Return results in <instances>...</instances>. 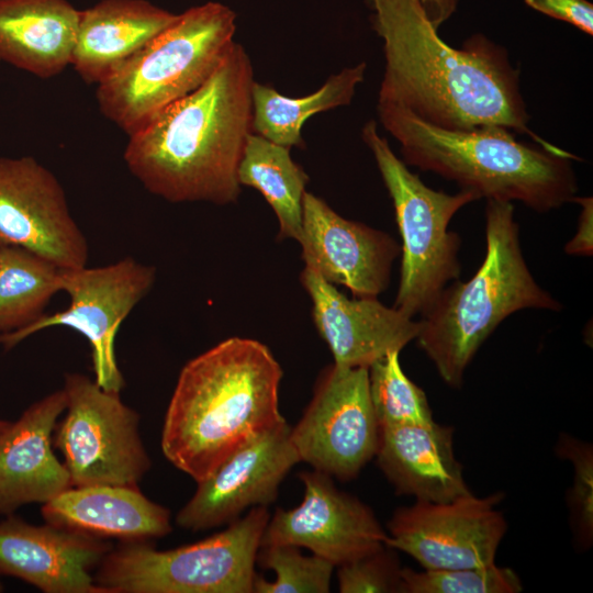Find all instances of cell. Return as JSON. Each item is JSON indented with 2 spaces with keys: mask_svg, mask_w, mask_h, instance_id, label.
I'll list each match as a JSON object with an SVG mask.
<instances>
[{
  "mask_svg": "<svg viewBox=\"0 0 593 593\" xmlns=\"http://www.w3.org/2000/svg\"><path fill=\"white\" fill-rule=\"evenodd\" d=\"M581 205L575 235L564 247V251L575 256H591L593 253V199L591 197L574 198Z\"/></svg>",
  "mask_w": 593,
  "mask_h": 593,
  "instance_id": "d6a6232c",
  "label": "cell"
},
{
  "mask_svg": "<svg viewBox=\"0 0 593 593\" xmlns=\"http://www.w3.org/2000/svg\"><path fill=\"white\" fill-rule=\"evenodd\" d=\"M300 505L277 508L269 518L260 547L292 545L309 549L335 567L385 545L387 533L371 508L340 491L328 474L302 471Z\"/></svg>",
  "mask_w": 593,
  "mask_h": 593,
  "instance_id": "5bb4252c",
  "label": "cell"
},
{
  "mask_svg": "<svg viewBox=\"0 0 593 593\" xmlns=\"http://www.w3.org/2000/svg\"><path fill=\"white\" fill-rule=\"evenodd\" d=\"M2 591H3V585H2V583L0 582V592H2Z\"/></svg>",
  "mask_w": 593,
  "mask_h": 593,
  "instance_id": "d590c367",
  "label": "cell"
},
{
  "mask_svg": "<svg viewBox=\"0 0 593 593\" xmlns=\"http://www.w3.org/2000/svg\"><path fill=\"white\" fill-rule=\"evenodd\" d=\"M9 421L0 419V430L8 425Z\"/></svg>",
  "mask_w": 593,
  "mask_h": 593,
  "instance_id": "e575fe53",
  "label": "cell"
},
{
  "mask_svg": "<svg viewBox=\"0 0 593 593\" xmlns=\"http://www.w3.org/2000/svg\"><path fill=\"white\" fill-rule=\"evenodd\" d=\"M0 245L33 251L59 269L87 266L88 242L64 188L33 157H0Z\"/></svg>",
  "mask_w": 593,
  "mask_h": 593,
  "instance_id": "4fadbf2b",
  "label": "cell"
},
{
  "mask_svg": "<svg viewBox=\"0 0 593 593\" xmlns=\"http://www.w3.org/2000/svg\"><path fill=\"white\" fill-rule=\"evenodd\" d=\"M256 561L275 571V581L256 575L254 593H327L331 589L334 564L316 556H304L300 547L270 545L259 547Z\"/></svg>",
  "mask_w": 593,
  "mask_h": 593,
  "instance_id": "83f0119b",
  "label": "cell"
},
{
  "mask_svg": "<svg viewBox=\"0 0 593 593\" xmlns=\"http://www.w3.org/2000/svg\"><path fill=\"white\" fill-rule=\"evenodd\" d=\"M80 13L69 0H0V63L59 75L71 63Z\"/></svg>",
  "mask_w": 593,
  "mask_h": 593,
  "instance_id": "603a6c76",
  "label": "cell"
},
{
  "mask_svg": "<svg viewBox=\"0 0 593 593\" xmlns=\"http://www.w3.org/2000/svg\"><path fill=\"white\" fill-rule=\"evenodd\" d=\"M485 244L475 273L446 286L419 321L418 347L444 382L456 389L481 345L507 316L525 309H562L525 261L512 202L488 200Z\"/></svg>",
  "mask_w": 593,
  "mask_h": 593,
  "instance_id": "5b68a950",
  "label": "cell"
},
{
  "mask_svg": "<svg viewBox=\"0 0 593 593\" xmlns=\"http://www.w3.org/2000/svg\"><path fill=\"white\" fill-rule=\"evenodd\" d=\"M236 14L206 2L176 21L97 85L100 112L127 135L200 87L235 43Z\"/></svg>",
  "mask_w": 593,
  "mask_h": 593,
  "instance_id": "8992f818",
  "label": "cell"
},
{
  "mask_svg": "<svg viewBox=\"0 0 593 593\" xmlns=\"http://www.w3.org/2000/svg\"><path fill=\"white\" fill-rule=\"evenodd\" d=\"M177 16L147 0H101L80 13L70 66L98 85Z\"/></svg>",
  "mask_w": 593,
  "mask_h": 593,
  "instance_id": "7402d4cb",
  "label": "cell"
},
{
  "mask_svg": "<svg viewBox=\"0 0 593 593\" xmlns=\"http://www.w3.org/2000/svg\"><path fill=\"white\" fill-rule=\"evenodd\" d=\"M304 267L325 281L344 286L354 298H377L388 289L401 246L389 234L337 214L324 200L303 198Z\"/></svg>",
  "mask_w": 593,
  "mask_h": 593,
  "instance_id": "2e32d148",
  "label": "cell"
},
{
  "mask_svg": "<svg viewBox=\"0 0 593 593\" xmlns=\"http://www.w3.org/2000/svg\"><path fill=\"white\" fill-rule=\"evenodd\" d=\"M421 2L436 30L452 15L458 5V0H421Z\"/></svg>",
  "mask_w": 593,
  "mask_h": 593,
  "instance_id": "836d02e7",
  "label": "cell"
},
{
  "mask_svg": "<svg viewBox=\"0 0 593 593\" xmlns=\"http://www.w3.org/2000/svg\"><path fill=\"white\" fill-rule=\"evenodd\" d=\"M59 291L57 266L22 247L0 245V334L36 322Z\"/></svg>",
  "mask_w": 593,
  "mask_h": 593,
  "instance_id": "484cf974",
  "label": "cell"
},
{
  "mask_svg": "<svg viewBox=\"0 0 593 593\" xmlns=\"http://www.w3.org/2000/svg\"><path fill=\"white\" fill-rule=\"evenodd\" d=\"M400 351H391L369 368V391L380 427L434 422L426 393L403 371Z\"/></svg>",
  "mask_w": 593,
  "mask_h": 593,
  "instance_id": "4316f807",
  "label": "cell"
},
{
  "mask_svg": "<svg viewBox=\"0 0 593 593\" xmlns=\"http://www.w3.org/2000/svg\"><path fill=\"white\" fill-rule=\"evenodd\" d=\"M501 492L472 493L449 502L416 501L394 511L385 545L414 558L425 570L481 567L494 563L507 524Z\"/></svg>",
  "mask_w": 593,
  "mask_h": 593,
  "instance_id": "7c38bea8",
  "label": "cell"
},
{
  "mask_svg": "<svg viewBox=\"0 0 593 593\" xmlns=\"http://www.w3.org/2000/svg\"><path fill=\"white\" fill-rule=\"evenodd\" d=\"M361 138L392 199L402 238L400 283L393 307L412 318L423 316L445 287L459 279L461 239L448 226L462 206L480 197L466 189L448 194L427 187L393 153L374 121L363 125Z\"/></svg>",
  "mask_w": 593,
  "mask_h": 593,
  "instance_id": "ba28073f",
  "label": "cell"
},
{
  "mask_svg": "<svg viewBox=\"0 0 593 593\" xmlns=\"http://www.w3.org/2000/svg\"><path fill=\"white\" fill-rule=\"evenodd\" d=\"M286 423L267 432L225 459L198 482L192 497L179 510V527L200 532L237 519L248 507L272 503L284 477L300 462Z\"/></svg>",
  "mask_w": 593,
  "mask_h": 593,
  "instance_id": "9a60e30c",
  "label": "cell"
},
{
  "mask_svg": "<svg viewBox=\"0 0 593 593\" xmlns=\"http://www.w3.org/2000/svg\"><path fill=\"white\" fill-rule=\"evenodd\" d=\"M525 3L550 18L567 22L593 34V4L586 0H525Z\"/></svg>",
  "mask_w": 593,
  "mask_h": 593,
  "instance_id": "1f68e13d",
  "label": "cell"
},
{
  "mask_svg": "<svg viewBox=\"0 0 593 593\" xmlns=\"http://www.w3.org/2000/svg\"><path fill=\"white\" fill-rule=\"evenodd\" d=\"M517 573L494 563L481 567L414 571L402 568L400 593H518Z\"/></svg>",
  "mask_w": 593,
  "mask_h": 593,
  "instance_id": "f1b7e54d",
  "label": "cell"
},
{
  "mask_svg": "<svg viewBox=\"0 0 593 593\" xmlns=\"http://www.w3.org/2000/svg\"><path fill=\"white\" fill-rule=\"evenodd\" d=\"M381 38L384 72L378 103L407 109L448 130L500 125L527 134L551 152L562 149L528 127L519 72L507 52L482 34L461 48L449 46L421 0H366Z\"/></svg>",
  "mask_w": 593,
  "mask_h": 593,
  "instance_id": "6da1fadb",
  "label": "cell"
},
{
  "mask_svg": "<svg viewBox=\"0 0 593 593\" xmlns=\"http://www.w3.org/2000/svg\"><path fill=\"white\" fill-rule=\"evenodd\" d=\"M7 516L0 522V574L45 593H103L93 570L113 548L108 539Z\"/></svg>",
  "mask_w": 593,
  "mask_h": 593,
  "instance_id": "e0dca14e",
  "label": "cell"
},
{
  "mask_svg": "<svg viewBox=\"0 0 593 593\" xmlns=\"http://www.w3.org/2000/svg\"><path fill=\"white\" fill-rule=\"evenodd\" d=\"M300 279L312 300L315 327L336 366L369 368L387 354L401 351L418 335L419 322L377 298L348 299L306 267Z\"/></svg>",
  "mask_w": 593,
  "mask_h": 593,
  "instance_id": "ac0fdd59",
  "label": "cell"
},
{
  "mask_svg": "<svg viewBox=\"0 0 593 593\" xmlns=\"http://www.w3.org/2000/svg\"><path fill=\"white\" fill-rule=\"evenodd\" d=\"M66 415L53 445L61 452L71 486L137 485L152 462L139 436V415L120 392L78 372L66 373Z\"/></svg>",
  "mask_w": 593,
  "mask_h": 593,
  "instance_id": "9c48e42d",
  "label": "cell"
},
{
  "mask_svg": "<svg viewBox=\"0 0 593 593\" xmlns=\"http://www.w3.org/2000/svg\"><path fill=\"white\" fill-rule=\"evenodd\" d=\"M65 409L60 389L0 430V515L25 504H44L71 488L65 465L53 451V434Z\"/></svg>",
  "mask_w": 593,
  "mask_h": 593,
  "instance_id": "d6986e66",
  "label": "cell"
},
{
  "mask_svg": "<svg viewBox=\"0 0 593 593\" xmlns=\"http://www.w3.org/2000/svg\"><path fill=\"white\" fill-rule=\"evenodd\" d=\"M270 518L254 506L201 541L158 550L150 540L120 542L93 574L103 593H251L261 536Z\"/></svg>",
  "mask_w": 593,
  "mask_h": 593,
  "instance_id": "52a82bcc",
  "label": "cell"
},
{
  "mask_svg": "<svg viewBox=\"0 0 593 593\" xmlns=\"http://www.w3.org/2000/svg\"><path fill=\"white\" fill-rule=\"evenodd\" d=\"M366 63L345 67L331 75L315 92L301 98L286 97L268 85L255 81L251 90L253 133L291 148L302 147L301 130L313 114L351 102L365 79Z\"/></svg>",
  "mask_w": 593,
  "mask_h": 593,
  "instance_id": "cb8c5ba5",
  "label": "cell"
},
{
  "mask_svg": "<svg viewBox=\"0 0 593 593\" xmlns=\"http://www.w3.org/2000/svg\"><path fill=\"white\" fill-rule=\"evenodd\" d=\"M377 112L406 165L455 181L480 199L521 201L544 213L575 198L572 159L579 157L566 150L519 142L500 125L448 130L394 104L377 103Z\"/></svg>",
  "mask_w": 593,
  "mask_h": 593,
  "instance_id": "277c9868",
  "label": "cell"
},
{
  "mask_svg": "<svg viewBox=\"0 0 593 593\" xmlns=\"http://www.w3.org/2000/svg\"><path fill=\"white\" fill-rule=\"evenodd\" d=\"M556 452L573 466V484L568 493L571 527L579 547L588 549L593 540V448L562 433Z\"/></svg>",
  "mask_w": 593,
  "mask_h": 593,
  "instance_id": "f546056e",
  "label": "cell"
},
{
  "mask_svg": "<svg viewBox=\"0 0 593 593\" xmlns=\"http://www.w3.org/2000/svg\"><path fill=\"white\" fill-rule=\"evenodd\" d=\"M237 177L240 186L258 190L273 210L279 223L278 239L300 242L309 177L291 158L290 148L250 133Z\"/></svg>",
  "mask_w": 593,
  "mask_h": 593,
  "instance_id": "d4e9b609",
  "label": "cell"
},
{
  "mask_svg": "<svg viewBox=\"0 0 593 593\" xmlns=\"http://www.w3.org/2000/svg\"><path fill=\"white\" fill-rule=\"evenodd\" d=\"M253 65L234 43L212 75L127 135L123 158L150 193L169 202L228 204L253 133Z\"/></svg>",
  "mask_w": 593,
  "mask_h": 593,
  "instance_id": "7a4b0ae2",
  "label": "cell"
},
{
  "mask_svg": "<svg viewBox=\"0 0 593 593\" xmlns=\"http://www.w3.org/2000/svg\"><path fill=\"white\" fill-rule=\"evenodd\" d=\"M155 278L154 267L131 257L102 267L60 269L61 291L69 295V306L44 314L23 329L0 334V344L9 349L45 328H72L90 344L96 382L104 390L121 392L124 379L115 357V336Z\"/></svg>",
  "mask_w": 593,
  "mask_h": 593,
  "instance_id": "30bf717a",
  "label": "cell"
},
{
  "mask_svg": "<svg viewBox=\"0 0 593 593\" xmlns=\"http://www.w3.org/2000/svg\"><path fill=\"white\" fill-rule=\"evenodd\" d=\"M282 369L262 343L227 338L180 371L161 432L165 457L197 483L225 459L286 423Z\"/></svg>",
  "mask_w": 593,
  "mask_h": 593,
  "instance_id": "3957f363",
  "label": "cell"
},
{
  "mask_svg": "<svg viewBox=\"0 0 593 593\" xmlns=\"http://www.w3.org/2000/svg\"><path fill=\"white\" fill-rule=\"evenodd\" d=\"M290 435L300 460L314 470L345 481L357 477L379 438L368 368L326 367Z\"/></svg>",
  "mask_w": 593,
  "mask_h": 593,
  "instance_id": "8fae6325",
  "label": "cell"
},
{
  "mask_svg": "<svg viewBox=\"0 0 593 593\" xmlns=\"http://www.w3.org/2000/svg\"><path fill=\"white\" fill-rule=\"evenodd\" d=\"M454 428L427 425L379 428L374 457L398 494L416 501L449 502L471 493L454 452Z\"/></svg>",
  "mask_w": 593,
  "mask_h": 593,
  "instance_id": "ffe728a7",
  "label": "cell"
},
{
  "mask_svg": "<svg viewBox=\"0 0 593 593\" xmlns=\"http://www.w3.org/2000/svg\"><path fill=\"white\" fill-rule=\"evenodd\" d=\"M401 571L394 549L383 545L338 566V589L342 593H400Z\"/></svg>",
  "mask_w": 593,
  "mask_h": 593,
  "instance_id": "4dcf8cb0",
  "label": "cell"
},
{
  "mask_svg": "<svg viewBox=\"0 0 593 593\" xmlns=\"http://www.w3.org/2000/svg\"><path fill=\"white\" fill-rule=\"evenodd\" d=\"M41 513L45 523L121 542L161 538L172 530L169 510L137 485L71 486L44 503Z\"/></svg>",
  "mask_w": 593,
  "mask_h": 593,
  "instance_id": "44dd1931",
  "label": "cell"
}]
</instances>
